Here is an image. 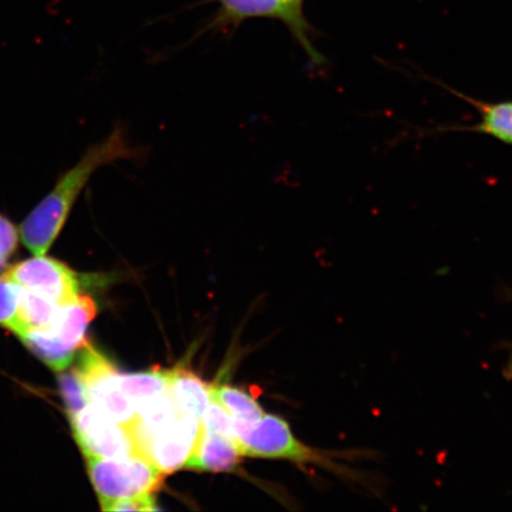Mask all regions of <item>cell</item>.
Returning a JSON list of instances; mask_svg holds the SVG:
<instances>
[{"mask_svg": "<svg viewBox=\"0 0 512 512\" xmlns=\"http://www.w3.org/2000/svg\"><path fill=\"white\" fill-rule=\"evenodd\" d=\"M138 155L139 151L128 142L121 126L115 127L102 142L89 147L79 162L57 179L54 188L19 226L25 248L34 255L47 254L59 239L76 202L95 172L106 165L134 159Z\"/></svg>", "mask_w": 512, "mask_h": 512, "instance_id": "6da1fadb", "label": "cell"}, {"mask_svg": "<svg viewBox=\"0 0 512 512\" xmlns=\"http://www.w3.org/2000/svg\"><path fill=\"white\" fill-rule=\"evenodd\" d=\"M89 479L101 508L118 499L153 495L164 475L139 453L119 458H86Z\"/></svg>", "mask_w": 512, "mask_h": 512, "instance_id": "7a4b0ae2", "label": "cell"}, {"mask_svg": "<svg viewBox=\"0 0 512 512\" xmlns=\"http://www.w3.org/2000/svg\"><path fill=\"white\" fill-rule=\"evenodd\" d=\"M252 18L283 22L303 47L313 66H322L325 59L312 43V28L304 16V0H220L216 25L221 29L236 28Z\"/></svg>", "mask_w": 512, "mask_h": 512, "instance_id": "3957f363", "label": "cell"}, {"mask_svg": "<svg viewBox=\"0 0 512 512\" xmlns=\"http://www.w3.org/2000/svg\"><path fill=\"white\" fill-rule=\"evenodd\" d=\"M80 350L79 364L75 370L85 384L91 405L118 424L131 426L137 418V408L121 392L119 371L113 362L91 343L87 342Z\"/></svg>", "mask_w": 512, "mask_h": 512, "instance_id": "277c9868", "label": "cell"}, {"mask_svg": "<svg viewBox=\"0 0 512 512\" xmlns=\"http://www.w3.org/2000/svg\"><path fill=\"white\" fill-rule=\"evenodd\" d=\"M2 278L61 306L72 302L80 294V274L46 254L34 255L11 265L6 268Z\"/></svg>", "mask_w": 512, "mask_h": 512, "instance_id": "5b68a950", "label": "cell"}, {"mask_svg": "<svg viewBox=\"0 0 512 512\" xmlns=\"http://www.w3.org/2000/svg\"><path fill=\"white\" fill-rule=\"evenodd\" d=\"M200 428V420L179 413L156 430L138 437V453L149 459L164 476L171 475L184 469L194 451Z\"/></svg>", "mask_w": 512, "mask_h": 512, "instance_id": "8992f818", "label": "cell"}, {"mask_svg": "<svg viewBox=\"0 0 512 512\" xmlns=\"http://www.w3.org/2000/svg\"><path fill=\"white\" fill-rule=\"evenodd\" d=\"M69 421L86 458H119L138 453L130 428L108 418L91 403Z\"/></svg>", "mask_w": 512, "mask_h": 512, "instance_id": "52a82bcc", "label": "cell"}, {"mask_svg": "<svg viewBox=\"0 0 512 512\" xmlns=\"http://www.w3.org/2000/svg\"><path fill=\"white\" fill-rule=\"evenodd\" d=\"M444 86L457 98L475 107L479 113V121L471 126L440 127V132L458 131L484 134L498 140L499 143L512 146V100L489 102L472 98V96L456 91L450 86Z\"/></svg>", "mask_w": 512, "mask_h": 512, "instance_id": "ba28073f", "label": "cell"}, {"mask_svg": "<svg viewBox=\"0 0 512 512\" xmlns=\"http://www.w3.org/2000/svg\"><path fill=\"white\" fill-rule=\"evenodd\" d=\"M243 454L232 439L204 430L201 426L184 469L200 472H233L241 463Z\"/></svg>", "mask_w": 512, "mask_h": 512, "instance_id": "9c48e42d", "label": "cell"}, {"mask_svg": "<svg viewBox=\"0 0 512 512\" xmlns=\"http://www.w3.org/2000/svg\"><path fill=\"white\" fill-rule=\"evenodd\" d=\"M96 315H98V306L94 299L79 294L72 302L61 307L57 323L48 331L64 348L76 354V351L87 343L86 332Z\"/></svg>", "mask_w": 512, "mask_h": 512, "instance_id": "30bf717a", "label": "cell"}, {"mask_svg": "<svg viewBox=\"0 0 512 512\" xmlns=\"http://www.w3.org/2000/svg\"><path fill=\"white\" fill-rule=\"evenodd\" d=\"M168 392L179 411L200 421L213 400V384L183 367L169 370Z\"/></svg>", "mask_w": 512, "mask_h": 512, "instance_id": "8fae6325", "label": "cell"}, {"mask_svg": "<svg viewBox=\"0 0 512 512\" xmlns=\"http://www.w3.org/2000/svg\"><path fill=\"white\" fill-rule=\"evenodd\" d=\"M18 317L24 332L53 329L60 317L61 305L17 287ZM23 332V334H24Z\"/></svg>", "mask_w": 512, "mask_h": 512, "instance_id": "7c38bea8", "label": "cell"}, {"mask_svg": "<svg viewBox=\"0 0 512 512\" xmlns=\"http://www.w3.org/2000/svg\"><path fill=\"white\" fill-rule=\"evenodd\" d=\"M118 383L121 392L137 408L142 403L168 392L169 370L152 369L144 373H119Z\"/></svg>", "mask_w": 512, "mask_h": 512, "instance_id": "4fadbf2b", "label": "cell"}, {"mask_svg": "<svg viewBox=\"0 0 512 512\" xmlns=\"http://www.w3.org/2000/svg\"><path fill=\"white\" fill-rule=\"evenodd\" d=\"M18 337L51 370L62 373L74 360V352L64 348L48 330H30Z\"/></svg>", "mask_w": 512, "mask_h": 512, "instance_id": "5bb4252c", "label": "cell"}, {"mask_svg": "<svg viewBox=\"0 0 512 512\" xmlns=\"http://www.w3.org/2000/svg\"><path fill=\"white\" fill-rule=\"evenodd\" d=\"M213 396L235 420L255 422L265 414L258 401L245 390L227 386V384H223V386H214L213 384Z\"/></svg>", "mask_w": 512, "mask_h": 512, "instance_id": "9a60e30c", "label": "cell"}, {"mask_svg": "<svg viewBox=\"0 0 512 512\" xmlns=\"http://www.w3.org/2000/svg\"><path fill=\"white\" fill-rule=\"evenodd\" d=\"M60 390L64 402H66L69 418L79 414L89 406V399L85 384L76 370L66 371L60 376Z\"/></svg>", "mask_w": 512, "mask_h": 512, "instance_id": "2e32d148", "label": "cell"}, {"mask_svg": "<svg viewBox=\"0 0 512 512\" xmlns=\"http://www.w3.org/2000/svg\"><path fill=\"white\" fill-rule=\"evenodd\" d=\"M0 326L21 336L24 332L18 317V298L16 286L0 277Z\"/></svg>", "mask_w": 512, "mask_h": 512, "instance_id": "e0dca14e", "label": "cell"}, {"mask_svg": "<svg viewBox=\"0 0 512 512\" xmlns=\"http://www.w3.org/2000/svg\"><path fill=\"white\" fill-rule=\"evenodd\" d=\"M201 426L204 430L223 435V437L232 439L238 443L234 432L232 415L226 411V408H224L219 401L214 399V396L207 411L204 412L202 416Z\"/></svg>", "mask_w": 512, "mask_h": 512, "instance_id": "ac0fdd59", "label": "cell"}, {"mask_svg": "<svg viewBox=\"0 0 512 512\" xmlns=\"http://www.w3.org/2000/svg\"><path fill=\"white\" fill-rule=\"evenodd\" d=\"M21 234L8 217L0 214V270L8 264L9 259L17 251Z\"/></svg>", "mask_w": 512, "mask_h": 512, "instance_id": "d6986e66", "label": "cell"}, {"mask_svg": "<svg viewBox=\"0 0 512 512\" xmlns=\"http://www.w3.org/2000/svg\"><path fill=\"white\" fill-rule=\"evenodd\" d=\"M104 511H157L156 498L153 495L118 499L101 508Z\"/></svg>", "mask_w": 512, "mask_h": 512, "instance_id": "ffe728a7", "label": "cell"}, {"mask_svg": "<svg viewBox=\"0 0 512 512\" xmlns=\"http://www.w3.org/2000/svg\"><path fill=\"white\" fill-rule=\"evenodd\" d=\"M498 296L501 297L502 302L512 303V288L508 286H502L501 292L498 293ZM502 374L505 380L509 382L512 381V343L508 349V357L503 366Z\"/></svg>", "mask_w": 512, "mask_h": 512, "instance_id": "44dd1931", "label": "cell"}]
</instances>
